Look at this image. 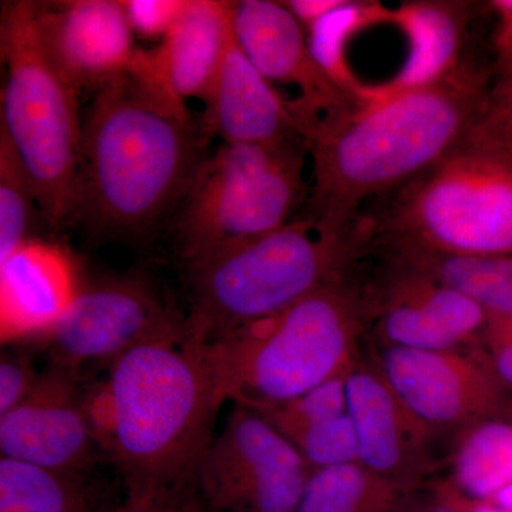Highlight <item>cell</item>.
<instances>
[{"label":"cell","mask_w":512,"mask_h":512,"mask_svg":"<svg viewBox=\"0 0 512 512\" xmlns=\"http://www.w3.org/2000/svg\"><path fill=\"white\" fill-rule=\"evenodd\" d=\"M407 493L360 463L311 471L296 512H397Z\"/></svg>","instance_id":"cell-24"},{"label":"cell","mask_w":512,"mask_h":512,"mask_svg":"<svg viewBox=\"0 0 512 512\" xmlns=\"http://www.w3.org/2000/svg\"><path fill=\"white\" fill-rule=\"evenodd\" d=\"M367 328L360 286L339 279L285 311L197 345L224 402L255 407L295 399L346 375Z\"/></svg>","instance_id":"cell-5"},{"label":"cell","mask_w":512,"mask_h":512,"mask_svg":"<svg viewBox=\"0 0 512 512\" xmlns=\"http://www.w3.org/2000/svg\"><path fill=\"white\" fill-rule=\"evenodd\" d=\"M434 494L446 501L456 512H512L493 501L474 500L461 494L450 481H441L434 487Z\"/></svg>","instance_id":"cell-35"},{"label":"cell","mask_w":512,"mask_h":512,"mask_svg":"<svg viewBox=\"0 0 512 512\" xmlns=\"http://www.w3.org/2000/svg\"><path fill=\"white\" fill-rule=\"evenodd\" d=\"M50 362L82 372L113 365L141 346L187 339V318L137 278H103L79 285L66 312L46 333Z\"/></svg>","instance_id":"cell-10"},{"label":"cell","mask_w":512,"mask_h":512,"mask_svg":"<svg viewBox=\"0 0 512 512\" xmlns=\"http://www.w3.org/2000/svg\"><path fill=\"white\" fill-rule=\"evenodd\" d=\"M373 362L414 416L436 434L484 420H512L511 392L480 345L443 352L382 348Z\"/></svg>","instance_id":"cell-11"},{"label":"cell","mask_w":512,"mask_h":512,"mask_svg":"<svg viewBox=\"0 0 512 512\" xmlns=\"http://www.w3.org/2000/svg\"><path fill=\"white\" fill-rule=\"evenodd\" d=\"M491 501L512 511V484L508 485V487H505L504 490H501L500 493L495 495Z\"/></svg>","instance_id":"cell-38"},{"label":"cell","mask_w":512,"mask_h":512,"mask_svg":"<svg viewBox=\"0 0 512 512\" xmlns=\"http://www.w3.org/2000/svg\"><path fill=\"white\" fill-rule=\"evenodd\" d=\"M231 20L239 45L256 69L272 84L298 90L293 103L308 134L322 117L355 104L316 62L305 28L284 2H231Z\"/></svg>","instance_id":"cell-15"},{"label":"cell","mask_w":512,"mask_h":512,"mask_svg":"<svg viewBox=\"0 0 512 512\" xmlns=\"http://www.w3.org/2000/svg\"><path fill=\"white\" fill-rule=\"evenodd\" d=\"M348 373L319 384L309 392L288 400V402L265 404V406L251 407V409L261 414L281 433L296 429V427L332 419V417L348 412V404H346V376Z\"/></svg>","instance_id":"cell-28"},{"label":"cell","mask_w":512,"mask_h":512,"mask_svg":"<svg viewBox=\"0 0 512 512\" xmlns=\"http://www.w3.org/2000/svg\"><path fill=\"white\" fill-rule=\"evenodd\" d=\"M47 55L74 89L106 86L126 73L137 50L123 2L73 0L39 5Z\"/></svg>","instance_id":"cell-16"},{"label":"cell","mask_w":512,"mask_h":512,"mask_svg":"<svg viewBox=\"0 0 512 512\" xmlns=\"http://www.w3.org/2000/svg\"><path fill=\"white\" fill-rule=\"evenodd\" d=\"M450 483L483 501L512 484V420H484L460 431Z\"/></svg>","instance_id":"cell-23"},{"label":"cell","mask_w":512,"mask_h":512,"mask_svg":"<svg viewBox=\"0 0 512 512\" xmlns=\"http://www.w3.org/2000/svg\"><path fill=\"white\" fill-rule=\"evenodd\" d=\"M490 77L476 67L420 89L353 104L309 131L311 214L320 227H359L369 198L402 188L456 147L483 116Z\"/></svg>","instance_id":"cell-1"},{"label":"cell","mask_w":512,"mask_h":512,"mask_svg":"<svg viewBox=\"0 0 512 512\" xmlns=\"http://www.w3.org/2000/svg\"><path fill=\"white\" fill-rule=\"evenodd\" d=\"M390 261L433 276L477 302L487 313L512 316V254L457 256L413 245L376 241Z\"/></svg>","instance_id":"cell-21"},{"label":"cell","mask_w":512,"mask_h":512,"mask_svg":"<svg viewBox=\"0 0 512 512\" xmlns=\"http://www.w3.org/2000/svg\"><path fill=\"white\" fill-rule=\"evenodd\" d=\"M480 346L495 375L512 392V316L488 313Z\"/></svg>","instance_id":"cell-31"},{"label":"cell","mask_w":512,"mask_h":512,"mask_svg":"<svg viewBox=\"0 0 512 512\" xmlns=\"http://www.w3.org/2000/svg\"><path fill=\"white\" fill-rule=\"evenodd\" d=\"M362 292L366 325L382 348L443 352L480 345L488 313L433 276L389 259L387 271Z\"/></svg>","instance_id":"cell-12"},{"label":"cell","mask_w":512,"mask_h":512,"mask_svg":"<svg viewBox=\"0 0 512 512\" xmlns=\"http://www.w3.org/2000/svg\"><path fill=\"white\" fill-rule=\"evenodd\" d=\"M480 123L512 146V77L498 79L491 87Z\"/></svg>","instance_id":"cell-32"},{"label":"cell","mask_w":512,"mask_h":512,"mask_svg":"<svg viewBox=\"0 0 512 512\" xmlns=\"http://www.w3.org/2000/svg\"><path fill=\"white\" fill-rule=\"evenodd\" d=\"M224 400L190 340L127 353L89 389L101 453L120 471L127 500L153 501L195 487Z\"/></svg>","instance_id":"cell-2"},{"label":"cell","mask_w":512,"mask_h":512,"mask_svg":"<svg viewBox=\"0 0 512 512\" xmlns=\"http://www.w3.org/2000/svg\"><path fill=\"white\" fill-rule=\"evenodd\" d=\"M497 16L495 30V73L498 79L512 77V0H494L487 3Z\"/></svg>","instance_id":"cell-33"},{"label":"cell","mask_w":512,"mask_h":512,"mask_svg":"<svg viewBox=\"0 0 512 512\" xmlns=\"http://www.w3.org/2000/svg\"><path fill=\"white\" fill-rule=\"evenodd\" d=\"M373 237L370 218L352 231L335 232L306 217L187 264V339L210 345L348 278Z\"/></svg>","instance_id":"cell-4"},{"label":"cell","mask_w":512,"mask_h":512,"mask_svg":"<svg viewBox=\"0 0 512 512\" xmlns=\"http://www.w3.org/2000/svg\"><path fill=\"white\" fill-rule=\"evenodd\" d=\"M306 156L308 141L295 134L265 144H221L202 160L178 224L185 265L295 221Z\"/></svg>","instance_id":"cell-8"},{"label":"cell","mask_w":512,"mask_h":512,"mask_svg":"<svg viewBox=\"0 0 512 512\" xmlns=\"http://www.w3.org/2000/svg\"><path fill=\"white\" fill-rule=\"evenodd\" d=\"M0 512H94L86 477L0 458Z\"/></svg>","instance_id":"cell-25"},{"label":"cell","mask_w":512,"mask_h":512,"mask_svg":"<svg viewBox=\"0 0 512 512\" xmlns=\"http://www.w3.org/2000/svg\"><path fill=\"white\" fill-rule=\"evenodd\" d=\"M36 207L28 171L8 137L0 133V261L32 239L29 231Z\"/></svg>","instance_id":"cell-26"},{"label":"cell","mask_w":512,"mask_h":512,"mask_svg":"<svg viewBox=\"0 0 512 512\" xmlns=\"http://www.w3.org/2000/svg\"><path fill=\"white\" fill-rule=\"evenodd\" d=\"M109 512H214L198 494L197 488L153 501H130Z\"/></svg>","instance_id":"cell-34"},{"label":"cell","mask_w":512,"mask_h":512,"mask_svg":"<svg viewBox=\"0 0 512 512\" xmlns=\"http://www.w3.org/2000/svg\"><path fill=\"white\" fill-rule=\"evenodd\" d=\"M40 373L18 353L3 352L0 360V416L12 412L35 389Z\"/></svg>","instance_id":"cell-30"},{"label":"cell","mask_w":512,"mask_h":512,"mask_svg":"<svg viewBox=\"0 0 512 512\" xmlns=\"http://www.w3.org/2000/svg\"><path fill=\"white\" fill-rule=\"evenodd\" d=\"M201 163L187 107L127 70L97 90L83 126L76 214L97 234H141L187 195Z\"/></svg>","instance_id":"cell-3"},{"label":"cell","mask_w":512,"mask_h":512,"mask_svg":"<svg viewBox=\"0 0 512 512\" xmlns=\"http://www.w3.org/2000/svg\"><path fill=\"white\" fill-rule=\"evenodd\" d=\"M190 0H127L123 2L133 32L164 37L183 16Z\"/></svg>","instance_id":"cell-29"},{"label":"cell","mask_w":512,"mask_h":512,"mask_svg":"<svg viewBox=\"0 0 512 512\" xmlns=\"http://www.w3.org/2000/svg\"><path fill=\"white\" fill-rule=\"evenodd\" d=\"M311 470L359 463L355 429L348 412L284 431Z\"/></svg>","instance_id":"cell-27"},{"label":"cell","mask_w":512,"mask_h":512,"mask_svg":"<svg viewBox=\"0 0 512 512\" xmlns=\"http://www.w3.org/2000/svg\"><path fill=\"white\" fill-rule=\"evenodd\" d=\"M414 512H456L453 508L450 507L446 503V501L441 500L439 495L433 493L429 501L420 505L419 510Z\"/></svg>","instance_id":"cell-37"},{"label":"cell","mask_w":512,"mask_h":512,"mask_svg":"<svg viewBox=\"0 0 512 512\" xmlns=\"http://www.w3.org/2000/svg\"><path fill=\"white\" fill-rule=\"evenodd\" d=\"M372 220L375 241L446 255L512 254L511 144L478 120Z\"/></svg>","instance_id":"cell-6"},{"label":"cell","mask_w":512,"mask_h":512,"mask_svg":"<svg viewBox=\"0 0 512 512\" xmlns=\"http://www.w3.org/2000/svg\"><path fill=\"white\" fill-rule=\"evenodd\" d=\"M346 404L359 463L407 494L434 468L437 436L397 396L375 362L357 360L346 376Z\"/></svg>","instance_id":"cell-14"},{"label":"cell","mask_w":512,"mask_h":512,"mask_svg":"<svg viewBox=\"0 0 512 512\" xmlns=\"http://www.w3.org/2000/svg\"><path fill=\"white\" fill-rule=\"evenodd\" d=\"M471 12L473 3L450 0H413L393 8L390 25L406 40V56L392 79L369 90V100L430 86L457 73L463 67Z\"/></svg>","instance_id":"cell-19"},{"label":"cell","mask_w":512,"mask_h":512,"mask_svg":"<svg viewBox=\"0 0 512 512\" xmlns=\"http://www.w3.org/2000/svg\"><path fill=\"white\" fill-rule=\"evenodd\" d=\"M393 8L373 0H340L335 9L306 29L316 62L355 104L367 101L369 87L350 63V46L363 32L390 25Z\"/></svg>","instance_id":"cell-22"},{"label":"cell","mask_w":512,"mask_h":512,"mask_svg":"<svg viewBox=\"0 0 512 512\" xmlns=\"http://www.w3.org/2000/svg\"><path fill=\"white\" fill-rule=\"evenodd\" d=\"M311 471L281 431L234 403L198 463L195 487L214 512H296Z\"/></svg>","instance_id":"cell-9"},{"label":"cell","mask_w":512,"mask_h":512,"mask_svg":"<svg viewBox=\"0 0 512 512\" xmlns=\"http://www.w3.org/2000/svg\"><path fill=\"white\" fill-rule=\"evenodd\" d=\"M74 269L62 249L29 239L0 261L3 340L45 336L76 296Z\"/></svg>","instance_id":"cell-18"},{"label":"cell","mask_w":512,"mask_h":512,"mask_svg":"<svg viewBox=\"0 0 512 512\" xmlns=\"http://www.w3.org/2000/svg\"><path fill=\"white\" fill-rule=\"evenodd\" d=\"M232 35L231 2L190 0L156 53L175 96L201 99L210 93Z\"/></svg>","instance_id":"cell-20"},{"label":"cell","mask_w":512,"mask_h":512,"mask_svg":"<svg viewBox=\"0 0 512 512\" xmlns=\"http://www.w3.org/2000/svg\"><path fill=\"white\" fill-rule=\"evenodd\" d=\"M0 50L6 67L0 133L25 165L43 217L62 225L77 211L83 126L79 92L43 45L39 3L3 6Z\"/></svg>","instance_id":"cell-7"},{"label":"cell","mask_w":512,"mask_h":512,"mask_svg":"<svg viewBox=\"0 0 512 512\" xmlns=\"http://www.w3.org/2000/svg\"><path fill=\"white\" fill-rule=\"evenodd\" d=\"M339 2L340 0H291V2H284V5L291 10L292 15L306 30L323 16L328 15Z\"/></svg>","instance_id":"cell-36"},{"label":"cell","mask_w":512,"mask_h":512,"mask_svg":"<svg viewBox=\"0 0 512 512\" xmlns=\"http://www.w3.org/2000/svg\"><path fill=\"white\" fill-rule=\"evenodd\" d=\"M89 389L80 372L50 362L25 402L0 416L2 457L86 477L103 456Z\"/></svg>","instance_id":"cell-13"},{"label":"cell","mask_w":512,"mask_h":512,"mask_svg":"<svg viewBox=\"0 0 512 512\" xmlns=\"http://www.w3.org/2000/svg\"><path fill=\"white\" fill-rule=\"evenodd\" d=\"M204 103L205 131L220 137L222 144H265L295 134L308 136L295 103L282 97L256 69L234 29Z\"/></svg>","instance_id":"cell-17"}]
</instances>
